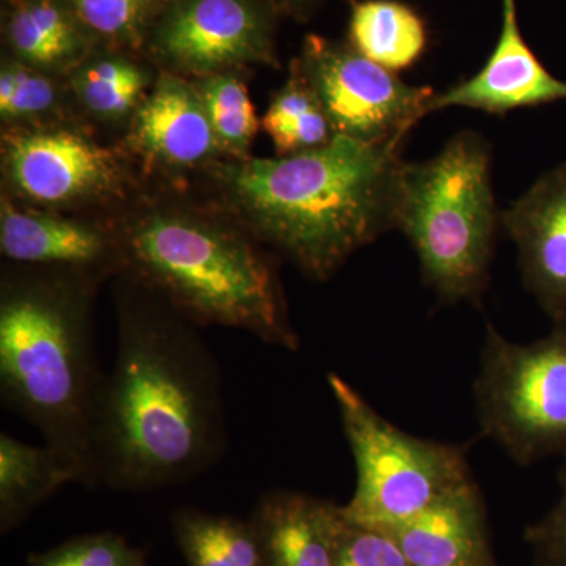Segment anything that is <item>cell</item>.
<instances>
[{
    "label": "cell",
    "instance_id": "83f0119b",
    "mask_svg": "<svg viewBox=\"0 0 566 566\" xmlns=\"http://www.w3.org/2000/svg\"><path fill=\"white\" fill-rule=\"evenodd\" d=\"M11 65H13L17 87H14V95L10 103L0 107L3 117H31V115L50 109L55 102L52 82L21 63H11Z\"/></svg>",
    "mask_w": 566,
    "mask_h": 566
},
{
    "label": "cell",
    "instance_id": "f546056e",
    "mask_svg": "<svg viewBox=\"0 0 566 566\" xmlns=\"http://www.w3.org/2000/svg\"><path fill=\"white\" fill-rule=\"evenodd\" d=\"M495 566V565H494Z\"/></svg>",
    "mask_w": 566,
    "mask_h": 566
},
{
    "label": "cell",
    "instance_id": "8992f818",
    "mask_svg": "<svg viewBox=\"0 0 566 566\" xmlns=\"http://www.w3.org/2000/svg\"><path fill=\"white\" fill-rule=\"evenodd\" d=\"M356 463L348 523L389 531L471 482L468 446L416 438L385 419L340 375L327 376Z\"/></svg>",
    "mask_w": 566,
    "mask_h": 566
},
{
    "label": "cell",
    "instance_id": "4316f807",
    "mask_svg": "<svg viewBox=\"0 0 566 566\" xmlns=\"http://www.w3.org/2000/svg\"><path fill=\"white\" fill-rule=\"evenodd\" d=\"M558 482L562 486L558 504L524 532V539L534 549L536 566H566V460Z\"/></svg>",
    "mask_w": 566,
    "mask_h": 566
},
{
    "label": "cell",
    "instance_id": "8fae6325",
    "mask_svg": "<svg viewBox=\"0 0 566 566\" xmlns=\"http://www.w3.org/2000/svg\"><path fill=\"white\" fill-rule=\"evenodd\" d=\"M523 282L554 323L566 319V163L543 174L501 214Z\"/></svg>",
    "mask_w": 566,
    "mask_h": 566
},
{
    "label": "cell",
    "instance_id": "7402d4cb",
    "mask_svg": "<svg viewBox=\"0 0 566 566\" xmlns=\"http://www.w3.org/2000/svg\"><path fill=\"white\" fill-rule=\"evenodd\" d=\"M144 73L123 59H103L85 66L74 80L81 102L102 117H122L136 106Z\"/></svg>",
    "mask_w": 566,
    "mask_h": 566
},
{
    "label": "cell",
    "instance_id": "7a4b0ae2",
    "mask_svg": "<svg viewBox=\"0 0 566 566\" xmlns=\"http://www.w3.org/2000/svg\"><path fill=\"white\" fill-rule=\"evenodd\" d=\"M400 147L335 134L315 150L233 164L222 180L253 234L326 281L397 226Z\"/></svg>",
    "mask_w": 566,
    "mask_h": 566
},
{
    "label": "cell",
    "instance_id": "5bb4252c",
    "mask_svg": "<svg viewBox=\"0 0 566 566\" xmlns=\"http://www.w3.org/2000/svg\"><path fill=\"white\" fill-rule=\"evenodd\" d=\"M266 566H337L340 505L296 491L264 494L251 517Z\"/></svg>",
    "mask_w": 566,
    "mask_h": 566
},
{
    "label": "cell",
    "instance_id": "52a82bcc",
    "mask_svg": "<svg viewBox=\"0 0 566 566\" xmlns=\"http://www.w3.org/2000/svg\"><path fill=\"white\" fill-rule=\"evenodd\" d=\"M474 398L482 434L515 463L566 460V319L528 345L488 324Z\"/></svg>",
    "mask_w": 566,
    "mask_h": 566
},
{
    "label": "cell",
    "instance_id": "7c38bea8",
    "mask_svg": "<svg viewBox=\"0 0 566 566\" xmlns=\"http://www.w3.org/2000/svg\"><path fill=\"white\" fill-rule=\"evenodd\" d=\"M497 43L483 69L449 91L436 93L428 114L447 107H469L504 115L521 107L566 99V82L557 80L528 46L517 21L516 0H501Z\"/></svg>",
    "mask_w": 566,
    "mask_h": 566
},
{
    "label": "cell",
    "instance_id": "9c48e42d",
    "mask_svg": "<svg viewBox=\"0 0 566 566\" xmlns=\"http://www.w3.org/2000/svg\"><path fill=\"white\" fill-rule=\"evenodd\" d=\"M158 48L197 73L273 59L270 21L252 0H178L159 28Z\"/></svg>",
    "mask_w": 566,
    "mask_h": 566
},
{
    "label": "cell",
    "instance_id": "603a6c76",
    "mask_svg": "<svg viewBox=\"0 0 566 566\" xmlns=\"http://www.w3.org/2000/svg\"><path fill=\"white\" fill-rule=\"evenodd\" d=\"M205 107L219 144L230 150H243L259 129V118L248 88L233 76H214L205 82Z\"/></svg>",
    "mask_w": 566,
    "mask_h": 566
},
{
    "label": "cell",
    "instance_id": "9a60e30c",
    "mask_svg": "<svg viewBox=\"0 0 566 566\" xmlns=\"http://www.w3.org/2000/svg\"><path fill=\"white\" fill-rule=\"evenodd\" d=\"M0 248L3 255L24 266L57 270H98L117 256L102 232L85 223L29 214L3 200L0 214Z\"/></svg>",
    "mask_w": 566,
    "mask_h": 566
},
{
    "label": "cell",
    "instance_id": "e0dca14e",
    "mask_svg": "<svg viewBox=\"0 0 566 566\" xmlns=\"http://www.w3.org/2000/svg\"><path fill=\"white\" fill-rule=\"evenodd\" d=\"M66 483L69 469L46 444L31 446L0 434V528L3 534L20 526L36 506Z\"/></svg>",
    "mask_w": 566,
    "mask_h": 566
},
{
    "label": "cell",
    "instance_id": "6da1fadb",
    "mask_svg": "<svg viewBox=\"0 0 566 566\" xmlns=\"http://www.w3.org/2000/svg\"><path fill=\"white\" fill-rule=\"evenodd\" d=\"M129 300L95 423L99 485L147 493L181 485L226 452L221 368L191 322Z\"/></svg>",
    "mask_w": 566,
    "mask_h": 566
},
{
    "label": "cell",
    "instance_id": "4fadbf2b",
    "mask_svg": "<svg viewBox=\"0 0 566 566\" xmlns=\"http://www.w3.org/2000/svg\"><path fill=\"white\" fill-rule=\"evenodd\" d=\"M385 534L412 566H494L485 502L474 479Z\"/></svg>",
    "mask_w": 566,
    "mask_h": 566
},
{
    "label": "cell",
    "instance_id": "484cf974",
    "mask_svg": "<svg viewBox=\"0 0 566 566\" xmlns=\"http://www.w3.org/2000/svg\"><path fill=\"white\" fill-rule=\"evenodd\" d=\"M345 520V517H344ZM337 566H412L392 536L344 521Z\"/></svg>",
    "mask_w": 566,
    "mask_h": 566
},
{
    "label": "cell",
    "instance_id": "ffe728a7",
    "mask_svg": "<svg viewBox=\"0 0 566 566\" xmlns=\"http://www.w3.org/2000/svg\"><path fill=\"white\" fill-rule=\"evenodd\" d=\"M262 123L279 156L315 150L335 136L326 111L305 80L300 63H294L292 76L275 95Z\"/></svg>",
    "mask_w": 566,
    "mask_h": 566
},
{
    "label": "cell",
    "instance_id": "d6986e66",
    "mask_svg": "<svg viewBox=\"0 0 566 566\" xmlns=\"http://www.w3.org/2000/svg\"><path fill=\"white\" fill-rule=\"evenodd\" d=\"M172 527L188 566H266L252 520L181 509L172 517Z\"/></svg>",
    "mask_w": 566,
    "mask_h": 566
},
{
    "label": "cell",
    "instance_id": "30bf717a",
    "mask_svg": "<svg viewBox=\"0 0 566 566\" xmlns=\"http://www.w3.org/2000/svg\"><path fill=\"white\" fill-rule=\"evenodd\" d=\"M11 182L29 199L65 205L109 191L117 164L106 148L71 132H29L6 137Z\"/></svg>",
    "mask_w": 566,
    "mask_h": 566
},
{
    "label": "cell",
    "instance_id": "277c9868",
    "mask_svg": "<svg viewBox=\"0 0 566 566\" xmlns=\"http://www.w3.org/2000/svg\"><path fill=\"white\" fill-rule=\"evenodd\" d=\"M132 274L192 324L248 331L300 349L273 263L244 237L180 214H151L125 233Z\"/></svg>",
    "mask_w": 566,
    "mask_h": 566
},
{
    "label": "cell",
    "instance_id": "f1b7e54d",
    "mask_svg": "<svg viewBox=\"0 0 566 566\" xmlns=\"http://www.w3.org/2000/svg\"><path fill=\"white\" fill-rule=\"evenodd\" d=\"M279 2L290 3V6H297V3L308 2V0H279Z\"/></svg>",
    "mask_w": 566,
    "mask_h": 566
},
{
    "label": "cell",
    "instance_id": "3957f363",
    "mask_svg": "<svg viewBox=\"0 0 566 566\" xmlns=\"http://www.w3.org/2000/svg\"><path fill=\"white\" fill-rule=\"evenodd\" d=\"M85 303V294L63 281L7 283L0 394L40 431L74 483L96 488L95 423L106 375Z\"/></svg>",
    "mask_w": 566,
    "mask_h": 566
},
{
    "label": "cell",
    "instance_id": "44dd1931",
    "mask_svg": "<svg viewBox=\"0 0 566 566\" xmlns=\"http://www.w3.org/2000/svg\"><path fill=\"white\" fill-rule=\"evenodd\" d=\"M9 41L31 65L57 66L82 48L81 33L70 11L57 0H28L11 13Z\"/></svg>",
    "mask_w": 566,
    "mask_h": 566
},
{
    "label": "cell",
    "instance_id": "5b68a950",
    "mask_svg": "<svg viewBox=\"0 0 566 566\" xmlns=\"http://www.w3.org/2000/svg\"><path fill=\"white\" fill-rule=\"evenodd\" d=\"M491 163L490 145L474 132L458 133L434 158L405 163L395 229L442 303H480L490 282L501 223Z\"/></svg>",
    "mask_w": 566,
    "mask_h": 566
},
{
    "label": "cell",
    "instance_id": "d4e9b609",
    "mask_svg": "<svg viewBox=\"0 0 566 566\" xmlns=\"http://www.w3.org/2000/svg\"><path fill=\"white\" fill-rule=\"evenodd\" d=\"M91 31L104 39L136 41L150 20L156 0H66Z\"/></svg>",
    "mask_w": 566,
    "mask_h": 566
},
{
    "label": "cell",
    "instance_id": "2e32d148",
    "mask_svg": "<svg viewBox=\"0 0 566 566\" xmlns=\"http://www.w3.org/2000/svg\"><path fill=\"white\" fill-rule=\"evenodd\" d=\"M134 137L159 161L181 167L210 158L219 144L202 95L175 77H164L142 104Z\"/></svg>",
    "mask_w": 566,
    "mask_h": 566
},
{
    "label": "cell",
    "instance_id": "cb8c5ba5",
    "mask_svg": "<svg viewBox=\"0 0 566 566\" xmlns=\"http://www.w3.org/2000/svg\"><path fill=\"white\" fill-rule=\"evenodd\" d=\"M29 566H147V560L122 535L102 532L76 536L44 553H33Z\"/></svg>",
    "mask_w": 566,
    "mask_h": 566
},
{
    "label": "cell",
    "instance_id": "ba28073f",
    "mask_svg": "<svg viewBox=\"0 0 566 566\" xmlns=\"http://www.w3.org/2000/svg\"><path fill=\"white\" fill-rule=\"evenodd\" d=\"M335 134L374 145H401L428 114L431 87L406 84L354 48L308 35L300 62Z\"/></svg>",
    "mask_w": 566,
    "mask_h": 566
},
{
    "label": "cell",
    "instance_id": "ac0fdd59",
    "mask_svg": "<svg viewBox=\"0 0 566 566\" xmlns=\"http://www.w3.org/2000/svg\"><path fill=\"white\" fill-rule=\"evenodd\" d=\"M349 40L364 57L397 73L420 61L428 32L420 14L400 0H363L353 7Z\"/></svg>",
    "mask_w": 566,
    "mask_h": 566
}]
</instances>
